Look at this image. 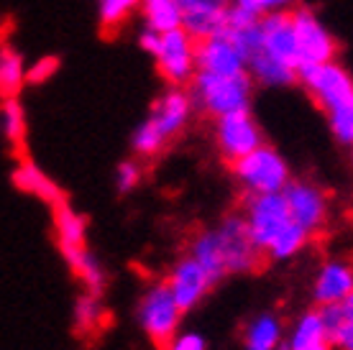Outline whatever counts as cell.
Here are the masks:
<instances>
[{
	"mask_svg": "<svg viewBox=\"0 0 353 350\" xmlns=\"http://www.w3.org/2000/svg\"><path fill=\"white\" fill-rule=\"evenodd\" d=\"M190 256L200 261L210 279L218 284L230 274H251L264 263L241 212H230L215 225L205 228L190 240Z\"/></svg>",
	"mask_w": 353,
	"mask_h": 350,
	"instance_id": "obj_1",
	"label": "cell"
},
{
	"mask_svg": "<svg viewBox=\"0 0 353 350\" xmlns=\"http://www.w3.org/2000/svg\"><path fill=\"white\" fill-rule=\"evenodd\" d=\"M251 90H254V79L246 74H212V72L197 70L190 79V100L192 107L200 113L210 115L212 121L228 113H239L248 110L251 103Z\"/></svg>",
	"mask_w": 353,
	"mask_h": 350,
	"instance_id": "obj_2",
	"label": "cell"
},
{
	"mask_svg": "<svg viewBox=\"0 0 353 350\" xmlns=\"http://www.w3.org/2000/svg\"><path fill=\"white\" fill-rule=\"evenodd\" d=\"M236 184H239L246 197L254 194H272L282 192L284 187L290 184V164L284 161V156L272 146H256V149L241 156L239 161L230 164Z\"/></svg>",
	"mask_w": 353,
	"mask_h": 350,
	"instance_id": "obj_3",
	"label": "cell"
},
{
	"mask_svg": "<svg viewBox=\"0 0 353 350\" xmlns=\"http://www.w3.org/2000/svg\"><path fill=\"white\" fill-rule=\"evenodd\" d=\"M297 82L305 85V90L325 110V115L353 107V77L341 64H336V59L302 64L297 70Z\"/></svg>",
	"mask_w": 353,
	"mask_h": 350,
	"instance_id": "obj_4",
	"label": "cell"
},
{
	"mask_svg": "<svg viewBox=\"0 0 353 350\" xmlns=\"http://www.w3.org/2000/svg\"><path fill=\"white\" fill-rule=\"evenodd\" d=\"M182 315L185 312L174 302L167 281H157V284L146 287V291L139 299V309H136V317H139L143 335L159 348H164L179 333Z\"/></svg>",
	"mask_w": 353,
	"mask_h": 350,
	"instance_id": "obj_5",
	"label": "cell"
},
{
	"mask_svg": "<svg viewBox=\"0 0 353 350\" xmlns=\"http://www.w3.org/2000/svg\"><path fill=\"white\" fill-rule=\"evenodd\" d=\"M241 215L246 220L248 233H251V238H254V243L259 245L261 254H266V248L294 223L282 192L246 197V205H243Z\"/></svg>",
	"mask_w": 353,
	"mask_h": 350,
	"instance_id": "obj_6",
	"label": "cell"
},
{
	"mask_svg": "<svg viewBox=\"0 0 353 350\" xmlns=\"http://www.w3.org/2000/svg\"><path fill=\"white\" fill-rule=\"evenodd\" d=\"M194 41L185 28H172L157 36V44L151 49V56L157 61V70L172 88H185L190 85L192 74L197 72L194 64Z\"/></svg>",
	"mask_w": 353,
	"mask_h": 350,
	"instance_id": "obj_7",
	"label": "cell"
},
{
	"mask_svg": "<svg viewBox=\"0 0 353 350\" xmlns=\"http://www.w3.org/2000/svg\"><path fill=\"white\" fill-rule=\"evenodd\" d=\"M282 194L287 200L292 220L307 230L310 236L327 228V223H330V197L320 184L307 182V179H290Z\"/></svg>",
	"mask_w": 353,
	"mask_h": 350,
	"instance_id": "obj_8",
	"label": "cell"
},
{
	"mask_svg": "<svg viewBox=\"0 0 353 350\" xmlns=\"http://www.w3.org/2000/svg\"><path fill=\"white\" fill-rule=\"evenodd\" d=\"M212 136H215L218 154H221L228 164L239 161L241 156H246V154H251L256 146L264 143L261 128H259V123L251 118L248 110H239V113H228V115L215 118Z\"/></svg>",
	"mask_w": 353,
	"mask_h": 350,
	"instance_id": "obj_9",
	"label": "cell"
},
{
	"mask_svg": "<svg viewBox=\"0 0 353 350\" xmlns=\"http://www.w3.org/2000/svg\"><path fill=\"white\" fill-rule=\"evenodd\" d=\"M194 64H197V70L203 72L233 77V74H246L248 56L239 46V41L223 28L221 34L197 39V44H194Z\"/></svg>",
	"mask_w": 353,
	"mask_h": 350,
	"instance_id": "obj_10",
	"label": "cell"
},
{
	"mask_svg": "<svg viewBox=\"0 0 353 350\" xmlns=\"http://www.w3.org/2000/svg\"><path fill=\"white\" fill-rule=\"evenodd\" d=\"M292 28H294V39H297V49H300L302 64H320V61H333L338 54L336 39L330 36L320 18L305 6H294L290 10Z\"/></svg>",
	"mask_w": 353,
	"mask_h": 350,
	"instance_id": "obj_11",
	"label": "cell"
},
{
	"mask_svg": "<svg viewBox=\"0 0 353 350\" xmlns=\"http://www.w3.org/2000/svg\"><path fill=\"white\" fill-rule=\"evenodd\" d=\"M167 287H169V291H172L174 302L179 305V309H182V312H190V309H194V307L210 294V289L215 287V281H212L210 274L200 266V261H194L192 256L187 254L172 266Z\"/></svg>",
	"mask_w": 353,
	"mask_h": 350,
	"instance_id": "obj_12",
	"label": "cell"
},
{
	"mask_svg": "<svg viewBox=\"0 0 353 350\" xmlns=\"http://www.w3.org/2000/svg\"><path fill=\"white\" fill-rule=\"evenodd\" d=\"M259 44H261V49H264L269 56L279 59L282 64L292 67V70H300L302 67L290 10L269 13V16L259 18Z\"/></svg>",
	"mask_w": 353,
	"mask_h": 350,
	"instance_id": "obj_13",
	"label": "cell"
},
{
	"mask_svg": "<svg viewBox=\"0 0 353 350\" xmlns=\"http://www.w3.org/2000/svg\"><path fill=\"white\" fill-rule=\"evenodd\" d=\"M192 100H190V92H185L182 88H169L164 95L154 103L151 107V115L146 121L157 128L161 138L174 141L179 133L187 128V123L192 118Z\"/></svg>",
	"mask_w": 353,
	"mask_h": 350,
	"instance_id": "obj_14",
	"label": "cell"
},
{
	"mask_svg": "<svg viewBox=\"0 0 353 350\" xmlns=\"http://www.w3.org/2000/svg\"><path fill=\"white\" fill-rule=\"evenodd\" d=\"M353 291V261L348 258H330L320 263L318 274L312 279V297L318 307L341 305Z\"/></svg>",
	"mask_w": 353,
	"mask_h": 350,
	"instance_id": "obj_15",
	"label": "cell"
},
{
	"mask_svg": "<svg viewBox=\"0 0 353 350\" xmlns=\"http://www.w3.org/2000/svg\"><path fill=\"white\" fill-rule=\"evenodd\" d=\"M13 184H16L21 192H28V194H34V197H39V200H44L46 205H57V202L64 200L59 184L54 182V179H49V176L36 167L34 161H28V158H21L18 167L13 169Z\"/></svg>",
	"mask_w": 353,
	"mask_h": 350,
	"instance_id": "obj_16",
	"label": "cell"
},
{
	"mask_svg": "<svg viewBox=\"0 0 353 350\" xmlns=\"http://www.w3.org/2000/svg\"><path fill=\"white\" fill-rule=\"evenodd\" d=\"M62 256H64V261H67V266L72 269V274L85 284V289L95 291V294H103V289H105V284H108L105 269H103V263L97 261L95 254H90L88 245L64 248Z\"/></svg>",
	"mask_w": 353,
	"mask_h": 350,
	"instance_id": "obj_17",
	"label": "cell"
},
{
	"mask_svg": "<svg viewBox=\"0 0 353 350\" xmlns=\"http://www.w3.org/2000/svg\"><path fill=\"white\" fill-rule=\"evenodd\" d=\"M52 210H54V233H57L59 251L85 245V240H88V220H85V215L72 210L67 200L52 205Z\"/></svg>",
	"mask_w": 353,
	"mask_h": 350,
	"instance_id": "obj_18",
	"label": "cell"
},
{
	"mask_svg": "<svg viewBox=\"0 0 353 350\" xmlns=\"http://www.w3.org/2000/svg\"><path fill=\"white\" fill-rule=\"evenodd\" d=\"M246 72L254 82H261V85H269V88H282V85L297 82V70H292L279 59L269 56L261 46L248 56Z\"/></svg>",
	"mask_w": 353,
	"mask_h": 350,
	"instance_id": "obj_19",
	"label": "cell"
},
{
	"mask_svg": "<svg viewBox=\"0 0 353 350\" xmlns=\"http://www.w3.org/2000/svg\"><path fill=\"white\" fill-rule=\"evenodd\" d=\"M284 342V322L272 312L256 315L243 330L246 350H276Z\"/></svg>",
	"mask_w": 353,
	"mask_h": 350,
	"instance_id": "obj_20",
	"label": "cell"
},
{
	"mask_svg": "<svg viewBox=\"0 0 353 350\" xmlns=\"http://www.w3.org/2000/svg\"><path fill=\"white\" fill-rule=\"evenodd\" d=\"M323 340H330V335H327V325L323 320V312L318 309H307V312H302L294 325L290 327V333L284 335V342H287V348L294 350V348H305V345H315V342H323Z\"/></svg>",
	"mask_w": 353,
	"mask_h": 350,
	"instance_id": "obj_21",
	"label": "cell"
},
{
	"mask_svg": "<svg viewBox=\"0 0 353 350\" xmlns=\"http://www.w3.org/2000/svg\"><path fill=\"white\" fill-rule=\"evenodd\" d=\"M0 133L16 154H26V110L18 97L0 100Z\"/></svg>",
	"mask_w": 353,
	"mask_h": 350,
	"instance_id": "obj_22",
	"label": "cell"
},
{
	"mask_svg": "<svg viewBox=\"0 0 353 350\" xmlns=\"http://www.w3.org/2000/svg\"><path fill=\"white\" fill-rule=\"evenodd\" d=\"M26 85V67L23 56L8 44H0V100L3 97H18Z\"/></svg>",
	"mask_w": 353,
	"mask_h": 350,
	"instance_id": "obj_23",
	"label": "cell"
},
{
	"mask_svg": "<svg viewBox=\"0 0 353 350\" xmlns=\"http://www.w3.org/2000/svg\"><path fill=\"white\" fill-rule=\"evenodd\" d=\"M141 13L146 21V28L151 31H172V28L182 26V10H179V0H141Z\"/></svg>",
	"mask_w": 353,
	"mask_h": 350,
	"instance_id": "obj_24",
	"label": "cell"
},
{
	"mask_svg": "<svg viewBox=\"0 0 353 350\" xmlns=\"http://www.w3.org/2000/svg\"><path fill=\"white\" fill-rule=\"evenodd\" d=\"M141 0H97V21L103 36H115L128 18L139 10Z\"/></svg>",
	"mask_w": 353,
	"mask_h": 350,
	"instance_id": "obj_25",
	"label": "cell"
},
{
	"mask_svg": "<svg viewBox=\"0 0 353 350\" xmlns=\"http://www.w3.org/2000/svg\"><path fill=\"white\" fill-rule=\"evenodd\" d=\"M103 317H105V309H103V302H100V294L95 291H88L77 297L74 302V309H72V322L77 327L80 335H92L103 325Z\"/></svg>",
	"mask_w": 353,
	"mask_h": 350,
	"instance_id": "obj_26",
	"label": "cell"
},
{
	"mask_svg": "<svg viewBox=\"0 0 353 350\" xmlns=\"http://www.w3.org/2000/svg\"><path fill=\"white\" fill-rule=\"evenodd\" d=\"M310 233L302 225H297V223H292L290 228L284 230L282 236L276 238L269 248H266V258H272V261H290V258H294L297 254H302L305 251V245L310 243Z\"/></svg>",
	"mask_w": 353,
	"mask_h": 350,
	"instance_id": "obj_27",
	"label": "cell"
},
{
	"mask_svg": "<svg viewBox=\"0 0 353 350\" xmlns=\"http://www.w3.org/2000/svg\"><path fill=\"white\" fill-rule=\"evenodd\" d=\"M131 146H133V154L139 158H154L157 154L164 151L167 141L161 138L159 133H157V128H154L149 121H143L141 125L133 131Z\"/></svg>",
	"mask_w": 353,
	"mask_h": 350,
	"instance_id": "obj_28",
	"label": "cell"
},
{
	"mask_svg": "<svg viewBox=\"0 0 353 350\" xmlns=\"http://www.w3.org/2000/svg\"><path fill=\"white\" fill-rule=\"evenodd\" d=\"M233 6L248 10L251 16H269V13H282V10H292L297 6V0H230Z\"/></svg>",
	"mask_w": 353,
	"mask_h": 350,
	"instance_id": "obj_29",
	"label": "cell"
},
{
	"mask_svg": "<svg viewBox=\"0 0 353 350\" xmlns=\"http://www.w3.org/2000/svg\"><path fill=\"white\" fill-rule=\"evenodd\" d=\"M143 179V169L139 161H123V164H118V169H115V189L121 194H128L133 192L139 184H141Z\"/></svg>",
	"mask_w": 353,
	"mask_h": 350,
	"instance_id": "obj_30",
	"label": "cell"
},
{
	"mask_svg": "<svg viewBox=\"0 0 353 350\" xmlns=\"http://www.w3.org/2000/svg\"><path fill=\"white\" fill-rule=\"evenodd\" d=\"M327 335H330L333 350H353V320L341 315V320L327 330Z\"/></svg>",
	"mask_w": 353,
	"mask_h": 350,
	"instance_id": "obj_31",
	"label": "cell"
},
{
	"mask_svg": "<svg viewBox=\"0 0 353 350\" xmlns=\"http://www.w3.org/2000/svg\"><path fill=\"white\" fill-rule=\"evenodd\" d=\"M59 72V59L57 56H44V59L34 61L31 67H26V82L31 85H41L49 77H54Z\"/></svg>",
	"mask_w": 353,
	"mask_h": 350,
	"instance_id": "obj_32",
	"label": "cell"
},
{
	"mask_svg": "<svg viewBox=\"0 0 353 350\" xmlns=\"http://www.w3.org/2000/svg\"><path fill=\"white\" fill-rule=\"evenodd\" d=\"M164 350H208V340H205L200 333H192V330L182 333V330H179V333L164 345Z\"/></svg>",
	"mask_w": 353,
	"mask_h": 350,
	"instance_id": "obj_33",
	"label": "cell"
},
{
	"mask_svg": "<svg viewBox=\"0 0 353 350\" xmlns=\"http://www.w3.org/2000/svg\"><path fill=\"white\" fill-rule=\"evenodd\" d=\"M338 309H341V315H343V317L353 320V291L343 299V302H341V305H338Z\"/></svg>",
	"mask_w": 353,
	"mask_h": 350,
	"instance_id": "obj_34",
	"label": "cell"
},
{
	"mask_svg": "<svg viewBox=\"0 0 353 350\" xmlns=\"http://www.w3.org/2000/svg\"><path fill=\"white\" fill-rule=\"evenodd\" d=\"M284 345H287V342H284ZM294 350H333V345H330V340H323V342H315V345H305V348H294Z\"/></svg>",
	"mask_w": 353,
	"mask_h": 350,
	"instance_id": "obj_35",
	"label": "cell"
},
{
	"mask_svg": "<svg viewBox=\"0 0 353 350\" xmlns=\"http://www.w3.org/2000/svg\"><path fill=\"white\" fill-rule=\"evenodd\" d=\"M276 350H287V345H284V342H282V345H279V348H276Z\"/></svg>",
	"mask_w": 353,
	"mask_h": 350,
	"instance_id": "obj_36",
	"label": "cell"
},
{
	"mask_svg": "<svg viewBox=\"0 0 353 350\" xmlns=\"http://www.w3.org/2000/svg\"><path fill=\"white\" fill-rule=\"evenodd\" d=\"M215 3H230V0H215Z\"/></svg>",
	"mask_w": 353,
	"mask_h": 350,
	"instance_id": "obj_37",
	"label": "cell"
}]
</instances>
